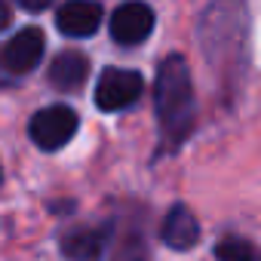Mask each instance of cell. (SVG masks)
Listing matches in <instances>:
<instances>
[{
	"mask_svg": "<svg viewBox=\"0 0 261 261\" xmlns=\"http://www.w3.org/2000/svg\"><path fill=\"white\" fill-rule=\"evenodd\" d=\"M111 240V227H74L62 237V252L68 258H98L105 255V246Z\"/></svg>",
	"mask_w": 261,
	"mask_h": 261,
	"instance_id": "cell-8",
	"label": "cell"
},
{
	"mask_svg": "<svg viewBox=\"0 0 261 261\" xmlns=\"http://www.w3.org/2000/svg\"><path fill=\"white\" fill-rule=\"evenodd\" d=\"M154 10L142 0H126L111 16V40L120 46H139L154 34Z\"/></svg>",
	"mask_w": 261,
	"mask_h": 261,
	"instance_id": "cell-4",
	"label": "cell"
},
{
	"mask_svg": "<svg viewBox=\"0 0 261 261\" xmlns=\"http://www.w3.org/2000/svg\"><path fill=\"white\" fill-rule=\"evenodd\" d=\"M160 240L163 246H169L172 252H188L200 243V221L194 218V212L188 206H172L160 224Z\"/></svg>",
	"mask_w": 261,
	"mask_h": 261,
	"instance_id": "cell-7",
	"label": "cell"
},
{
	"mask_svg": "<svg viewBox=\"0 0 261 261\" xmlns=\"http://www.w3.org/2000/svg\"><path fill=\"white\" fill-rule=\"evenodd\" d=\"M215 258H221V261H255L258 249L243 237H227L215 246Z\"/></svg>",
	"mask_w": 261,
	"mask_h": 261,
	"instance_id": "cell-10",
	"label": "cell"
},
{
	"mask_svg": "<svg viewBox=\"0 0 261 261\" xmlns=\"http://www.w3.org/2000/svg\"><path fill=\"white\" fill-rule=\"evenodd\" d=\"M80 129V117L68 105H49L37 111L28 123V136L40 151H59L65 148Z\"/></svg>",
	"mask_w": 261,
	"mask_h": 261,
	"instance_id": "cell-2",
	"label": "cell"
},
{
	"mask_svg": "<svg viewBox=\"0 0 261 261\" xmlns=\"http://www.w3.org/2000/svg\"><path fill=\"white\" fill-rule=\"evenodd\" d=\"M154 111L160 126V145L166 154H175L194 133L197 123V98L194 83L185 56L172 53L157 68V86H154Z\"/></svg>",
	"mask_w": 261,
	"mask_h": 261,
	"instance_id": "cell-1",
	"label": "cell"
},
{
	"mask_svg": "<svg viewBox=\"0 0 261 261\" xmlns=\"http://www.w3.org/2000/svg\"><path fill=\"white\" fill-rule=\"evenodd\" d=\"M43 49H46V37L40 28H22L16 31V37H10L4 46H0V68L13 77H22V74H31L40 59H43Z\"/></svg>",
	"mask_w": 261,
	"mask_h": 261,
	"instance_id": "cell-5",
	"label": "cell"
},
{
	"mask_svg": "<svg viewBox=\"0 0 261 261\" xmlns=\"http://www.w3.org/2000/svg\"><path fill=\"white\" fill-rule=\"evenodd\" d=\"M101 7L95 0H68L56 13V28L65 37H92L101 25Z\"/></svg>",
	"mask_w": 261,
	"mask_h": 261,
	"instance_id": "cell-6",
	"label": "cell"
},
{
	"mask_svg": "<svg viewBox=\"0 0 261 261\" xmlns=\"http://www.w3.org/2000/svg\"><path fill=\"white\" fill-rule=\"evenodd\" d=\"M0 181H4V169H0Z\"/></svg>",
	"mask_w": 261,
	"mask_h": 261,
	"instance_id": "cell-13",
	"label": "cell"
},
{
	"mask_svg": "<svg viewBox=\"0 0 261 261\" xmlns=\"http://www.w3.org/2000/svg\"><path fill=\"white\" fill-rule=\"evenodd\" d=\"M10 25V7H7V0H0V28H7Z\"/></svg>",
	"mask_w": 261,
	"mask_h": 261,
	"instance_id": "cell-12",
	"label": "cell"
},
{
	"mask_svg": "<svg viewBox=\"0 0 261 261\" xmlns=\"http://www.w3.org/2000/svg\"><path fill=\"white\" fill-rule=\"evenodd\" d=\"M89 74V59L83 53H59L49 65V83L65 92H77Z\"/></svg>",
	"mask_w": 261,
	"mask_h": 261,
	"instance_id": "cell-9",
	"label": "cell"
},
{
	"mask_svg": "<svg viewBox=\"0 0 261 261\" xmlns=\"http://www.w3.org/2000/svg\"><path fill=\"white\" fill-rule=\"evenodd\" d=\"M16 4H19L22 10H34V13H37V10H46L53 0H16Z\"/></svg>",
	"mask_w": 261,
	"mask_h": 261,
	"instance_id": "cell-11",
	"label": "cell"
},
{
	"mask_svg": "<svg viewBox=\"0 0 261 261\" xmlns=\"http://www.w3.org/2000/svg\"><path fill=\"white\" fill-rule=\"evenodd\" d=\"M145 92V80L139 71H126V68H108L101 71L95 83V105L101 111H126L129 105H136Z\"/></svg>",
	"mask_w": 261,
	"mask_h": 261,
	"instance_id": "cell-3",
	"label": "cell"
}]
</instances>
